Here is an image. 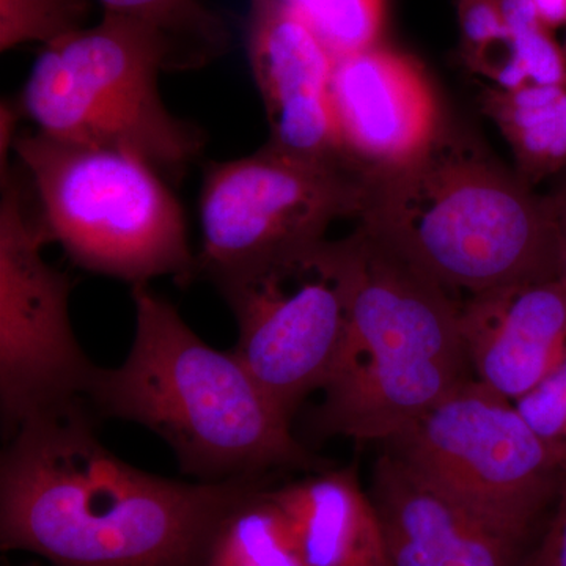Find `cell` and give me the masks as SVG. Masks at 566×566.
<instances>
[{"instance_id":"cell-1","label":"cell","mask_w":566,"mask_h":566,"mask_svg":"<svg viewBox=\"0 0 566 566\" xmlns=\"http://www.w3.org/2000/svg\"><path fill=\"white\" fill-rule=\"evenodd\" d=\"M87 401L33 417L0 458V546L52 566H207L216 531L270 479L181 482L126 463Z\"/></svg>"},{"instance_id":"cell-2","label":"cell","mask_w":566,"mask_h":566,"mask_svg":"<svg viewBox=\"0 0 566 566\" xmlns=\"http://www.w3.org/2000/svg\"><path fill=\"white\" fill-rule=\"evenodd\" d=\"M136 329L122 365L96 368L87 401L96 416L148 428L197 482L271 479L329 468L234 352L202 340L148 283L133 285Z\"/></svg>"},{"instance_id":"cell-3","label":"cell","mask_w":566,"mask_h":566,"mask_svg":"<svg viewBox=\"0 0 566 566\" xmlns=\"http://www.w3.org/2000/svg\"><path fill=\"white\" fill-rule=\"evenodd\" d=\"M365 182L359 226L449 292L558 279L547 197L457 126L446 122L419 159Z\"/></svg>"},{"instance_id":"cell-4","label":"cell","mask_w":566,"mask_h":566,"mask_svg":"<svg viewBox=\"0 0 566 566\" xmlns=\"http://www.w3.org/2000/svg\"><path fill=\"white\" fill-rule=\"evenodd\" d=\"M348 240V333L315 431L386 444L472 378L461 305L365 227Z\"/></svg>"},{"instance_id":"cell-5","label":"cell","mask_w":566,"mask_h":566,"mask_svg":"<svg viewBox=\"0 0 566 566\" xmlns=\"http://www.w3.org/2000/svg\"><path fill=\"white\" fill-rule=\"evenodd\" d=\"M181 70L163 32L104 11L93 28L44 46L20 106L44 136L132 153L178 180L205 145L203 133L175 117L159 93L163 71Z\"/></svg>"},{"instance_id":"cell-6","label":"cell","mask_w":566,"mask_h":566,"mask_svg":"<svg viewBox=\"0 0 566 566\" xmlns=\"http://www.w3.org/2000/svg\"><path fill=\"white\" fill-rule=\"evenodd\" d=\"M13 151L44 232L77 266L132 285L197 277L185 211L151 164L40 132L18 136Z\"/></svg>"},{"instance_id":"cell-7","label":"cell","mask_w":566,"mask_h":566,"mask_svg":"<svg viewBox=\"0 0 566 566\" xmlns=\"http://www.w3.org/2000/svg\"><path fill=\"white\" fill-rule=\"evenodd\" d=\"M386 450L528 547L551 515L564 472L516 405L474 376L387 441Z\"/></svg>"},{"instance_id":"cell-8","label":"cell","mask_w":566,"mask_h":566,"mask_svg":"<svg viewBox=\"0 0 566 566\" xmlns=\"http://www.w3.org/2000/svg\"><path fill=\"white\" fill-rule=\"evenodd\" d=\"M238 324L233 352L293 420L323 390L349 323L352 251L344 240L316 241L212 279Z\"/></svg>"},{"instance_id":"cell-9","label":"cell","mask_w":566,"mask_h":566,"mask_svg":"<svg viewBox=\"0 0 566 566\" xmlns=\"http://www.w3.org/2000/svg\"><path fill=\"white\" fill-rule=\"evenodd\" d=\"M0 415L9 439L33 417L85 401L96 365L70 316L73 282L48 263L50 241L14 169L0 174Z\"/></svg>"},{"instance_id":"cell-10","label":"cell","mask_w":566,"mask_h":566,"mask_svg":"<svg viewBox=\"0 0 566 566\" xmlns=\"http://www.w3.org/2000/svg\"><path fill=\"white\" fill-rule=\"evenodd\" d=\"M367 182L344 164L303 158L266 144L244 158L212 163L200 192L208 281L326 238L331 223L360 218Z\"/></svg>"},{"instance_id":"cell-11","label":"cell","mask_w":566,"mask_h":566,"mask_svg":"<svg viewBox=\"0 0 566 566\" xmlns=\"http://www.w3.org/2000/svg\"><path fill=\"white\" fill-rule=\"evenodd\" d=\"M331 104L345 163L364 180L415 163L446 125L422 65L381 43L335 59Z\"/></svg>"},{"instance_id":"cell-12","label":"cell","mask_w":566,"mask_h":566,"mask_svg":"<svg viewBox=\"0 0 566 566\" xmlns=\"http://www.w3.org/2000/svg\"><path fill=\"white\" fill-rule=\"evenodd\" d=\"M245 50L266 112L268 144L348 167L331 104L335 59L318 36L282 0H251Z\"/></svg>"},{"instance_id":"cell-13","label":"cell","mask_w":566,"mask_h":566,"mask_svg":"<svg viewBox=\"0 0 566 566\" xmlns=\"http://www.w3.org/2000/svg\"><path fill=\"white\" fill-rule=\"evenodd\" d=\"M461 334L472 376L515 403L566 356L565 285L551 279L472 294Z\"/></svg>"},{"instance_id":"cell-14","label":"cell","mask_w":566,"mask_h":566,"mask_svg":"<svg viewBox=\"0 0 566 566\" xmlns=\"http://www.w3.org/2000/svg\"><path fill=\"white\" fill-rule=\"evenodd\" d=\"M368 493L392 566H523L531 549L424 483L387 450L376 460Z\"/></svg>"},{"instance_id":"cell-15","label":"cell","mask_w":566,"mask_h":566,"mask_svg":"<svg viewBox=\"0 0 566 566\" xmlns=\"http://www.w3.org/2000/svg\"><path fill=\"white\" fill-rule=\"evenodd\" d=\"M304 566H392L381 521L357 465L319 469L271 488Z\"/></svg>"},{"instance_id":"cell-16","label":"cell","mask_w":566,"mask_h":566,"mask_svg":"<svg viewBox=\"0 0 566 566\" xmlns=\"http://www.w3.org/2000/svg\"><path fill=\"white\" fill-rule=\"evenodd\" d=\"M483 111L512 148L516 172L528 182L566 170V81L516 91L486 87Z\"/></svg>"},{"instance_id":"cell-17","label":"cell","mask_w":566,"mask_h":566,"mask_svg":"<svg viewBox=\"0 0 566 566\" xmlns=\"http://www.w3.org/2000/svg\"><path fill=\"white\" fill-rule=\"evenodd\" d=\"M207 566H304L270 485L255 488L227 513L212 538Z\"/></svg>"},{"instance_id":"cell-18","label":"cell","mask_w":566,"mask_h":566,"mask_svg":"<svg viewBox=\"0 0 566 566\" xmlns=\"http://www.w3.org/2000/svg\"><path fill=\"white\" fill-rule=\"evenodd\" d=\"M107 13L145 22L174 44L186 70L200 69L230 46L226 21L202 0H98Z\"/></svg>"},{"instance_id":"cell-19","label":"cell","mask_w":566,"mask_h":566,"mask_svg":"<svg viewBox=\"0 0 566 566\" xmlns=\"http://www.w3.org/2000/svg\"><path fill=\"white\" fill-rule=\"evenodd\" d=\"M334 55L381 43L387 0H282Z\"/></svg>"},{"instance_id":"cell-20","label":"cell","mask_w":566,"mask_h":566,"mask_svg":"<svg viewBox=\"0 0 566 566\" xmlns=\"http://www.w3.org/2000/svg\"><path fill=\"white\" fill-rule=\"evenodd\" d=\"M92 0H0V51L44 46L87 28Z\"/></svg>"},{"instance_id":"cell-21","label":"cell","mask_w":566,"mask_h":566,"mask_svg":"<svg viewBox=\"0 0 566 566\" xmlns=\"http://www.w3.org/2000/svg\"><path fill=\"white\" fill-rule=\"evenodd\" d=\"M515 405L566 471V356L534 390L521 397Z\"/></svg>"},{"instance_id":"cell-22","label":"cell","mask_w":566,"mask_h":566,"mask_svg":"<svg viewBox=\"0 0 566 566\" xmlns=\"http://www.w3.org/2000/svg\"><path fill=\"white\" fill-rule=\"evenodd\" d=\"M457 10L465 62L510 35L499 0H457Z\"/></svg>"},{"instance_id":"cell-23","label":"cell","mask_w":566,"mask_h":566,"mask_svg":"<svg viewBox=\"0 0 566 566\" xmlns=\"http://www.w3.org/2000/svg\"><path fill=\"white\" fill-rule=\"evenodd\" d=\"M523 566H566V471L562 472L551 515L528 549Z\"/></svg>"},{"instance_id":"cell-24","label":"cell","mask_w":566,"mask_h":566,"mask_svg":"<svg viewBox=\"0 0 566 566\" xmlns=\"http://www.w3.org/2000/svg\"><path fill=\"white\" fill-rule=\"evenodd\" d=\"M22 115L20 102L2 99L0 103V174L10 169L9 155L13 151L18 136V123Z\"/></svg>"},{"instance_id":"cell-25","label":"cell","mask_w":566,"mask_h":566,"mask_svg":"<svg viewBox=\"0 0 566 566\" xmlns=\"http://www.w3.org/2000/svg\"><path fill=\"white\" fill-rule=\"evenodd\" d=\"M546 197L551 211H553L554 222H556L558 248H560L558 279H560L566 289V177L562 185Z\"/></svg>"},{"instance_id":"cell-26","label":"cell","mask_w":566,"mask_h":566,"mask_svg":"<svg viewBox=\"0 0 566 566\" xmlns=\"http://www.w3.org/2000/svg\"><path fill=\"white\" fill-rule=\"evenodd\" d=\"M532 3L551 31L566 24V0H532Z\"/></svg>"},{"instance_id":"cell-27","label":"cell","mask_w":566,"mask_h":566,"mask_svg":"<svg viewBox=\"0 0 566 566\" xmlns=\"http://www.w3.org/2000/svg\"><path fill=\"white\" fill-rule=\"evenodd\" d=\"M564 50H565V54H566V41H565V46H564Z\"/></svg>"}]
</instances>
